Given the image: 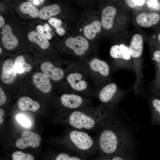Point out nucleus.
I'll return each instance as SVG.
<instances>
[{"mask_svg": "<svg viewBox=\"0 0 160 160\" xmlns=\"http://www.w3.org/2000/svg\"><path fill=\"white\" fill-rule=\"evenodd\" d=\"M109 113L101 105L97 107L91 105L69 112L67 121L72 128L97 132L106 122Z\"/></svg>", "mask_w": 160, "mask_h": 160, "instance_id": "f257e3e1", "label": "nucleus"}, {"mask_svg": "<svg viewBox=\"0 0 160 160\" xmlns=\"http://www.w3.org/2000/svg\"><path fill=\"white\" fill-rule=\"evenodd\" d=\"M68 71L66 80L71 92L96 97V91L91 84L88 72L83 60H72Z\"/></svg>", "mask_w": 160, "mask_h": 160, "instance_id": "f03ea898", "label": "nucleus"}, {"mask_svg": "<svg viewBox=\"0 0 160 160\" xmlns=\"http://www.w3.org/2000/svg\"><path fill=\"white\" fill-rule=\"evenodd\" d=\"M100 12L94 9L82 14L73 30L94 43L102 33Z\"/></svg>", "mask_w": 160, "mask_h": 160, "instance_id": "7ed1b4c3", "label": "nucleus"}, {"mask_svg": "<svg viewBox=\"0 0 160 160\" xmlns=\"http://www.w3.org/2000/svg\"><path fill=\"white\" fill-rule=\"evenodd\" d=\"M73 30L65 41V44L73 60L88 59L97 55L94 44Z\"/></svg>", "mask_w": 160, "mask_h": 160, "instance_id": "20e7f679", "label": "nucleus"}, {"mask_svg": "<svg viewBox=\"0 0 160 160\" xmlns=\"http://www.w3.org/2000/svg\"><path fill=\"white\" fill-rule=\"evenodd\" d=\"M83 60L96 92L102 87L110 82V66L107 62L101 59L97 55L88 59Z\"/></svg>", "mask_w": 160, "mask_h": 160, "instance_id": "39448f33", "label": "nucleus"}, {"mask_svg": "<svg viewBox=\"0 0 160 160\" xmlns=\"http://www.w3.org/2000/svg\"><path fill=\"white\" fill-rule=\"evenodd\" d=\"M65 140L67 147L77 152L88 153L97 149L96 138L84 131L72 128L67 132Z\"/></svg>", "mask_w": 160, "mask_h": 160, "instance_id": "423d86ee", "label": "nucleus"}, {"mask_svg": "<svg viewBox=\"0 0 160 160\" xmlns=\"http://www.w3.org/2000/svg\"><path fill=\"white\" fill-rule=\"evenodd\" d=\"M107 122L97 131L96 139L97 149L105 154H111L119 147L120 138L116 129Z\"/></svg>", "mask_w": 160, "mask_h": 160, "instance_id": "0eeeda50", "label": "nucleus"}, {"mask_svg": "<svg viewBox=\"0 0 160 160\" xmlns=\"http://www.w3.org/2000/svg\"><path fill=\"white\" fill-rule=\"evenodd\" d=\"M93 100L90 97L72 92L64 94L60 97L61 104L69 112L92 105Z\"/></svg>", "mask_w": 160, "mask_h": 160, "instance_id": "6e6552de", "label": "nucleus"}, {"mask_svg": "<svg viewBox=\"0 0 160 160\" xmlns=\"http://www.w3.org/2000/svg\"><path fill=\"white\" fill-rule=\"evenodd\" d=\"M118 91L116 84L113 82H110L96 92V97H97L100 102V105L106 109L108 107L110 110V108L115 102Z\"/></svg>", "mask_w": 160, "mask_h": 160, "instance_id": "1a4fd4ad", "label": "nucleus"}, {"mask_svg": "<svg viewBox=\"0 0 160 160\" xmlns=\"http://www.w3.org/2000/svg\"><path fill=\"white\" fill-rule=\"evenodd\" d=\"M100 12V21L102 32L104 30L108 31L113 28L117 13L116 8L114 6L108 5L103 7Z\"/></svg>", "mask_w": 160, "mask_h": 160, "instance_id": "9d476101", "label": "nucleus"}, {"mask_svg": "<svg viewBox=\"0 0 160 160\" xmlns=\"http://www.w3.org/2000/svg\"><path fill=\"white\" fill-rule=\"evenodd\" d=\"M41 140V137L38 134L25 131L22 132L21 137L17 140L15 145L21 149H24L29 146L35 148L39 145Z\"/></svg>", "mask_w": 160, "mask_h": 160, "instance_id": "9b49d317", "label": "nucleus"}, {"mask_svg": "<svg viewBox=\"0 0 160 160\" xmlns=\"http://www.w3.org/2000/svg\"><path fill=\"white\" fill-rule=\"evenodd\" d=\"M14 66L15 62L11 59H7L3 63L1 78L4 83L10 84L15 81L17 73L15 69Z\"/></svg>", "mask_w": 160, "mask_h": 160, "instance_id": "f8f14e48", "label": "nucleus"}, {"mask_svg": "<svg viewBox=\"0 0 160 160\" xmlns=\"http://www.w3.org/2000/svg\"><path fill=\"white\" fill-rule=\"evenodd\" d=\"M41 69L44 74L52 81H58L62 79L65 72L60 68L55 67L52 63L47 62L42 63Z\"/></svg>", "mask_w": 160, "mask_h": 160, "instance_id": "ddd939ff", "label": "nucleus"}, {"mask_svg": "<svg viewBox=\"0 0 160 160\" xmlns=\"http://www.w3.org/2000/svg\"><path fill=\"white\" fill-rule=\"evenodd\" d=\"M1 33L2 34V41L3 45L6 49H11L17 45L18 40L12 33V29L10 25H4Z\"/></svg>", "mask_w": 160, "mask_h": 160, "instance_id": "4468645a", "label": "nucleus"}, {"mask_svg": "<svg viewBox=\"0 0 160 160\" xmlns=\"http://www.w3.org/2000/svg\"><path fill=\"white\" fill-rule=\"evenodd\" d=\"M160 19V15L156 12H142L137 16L136 21L140 26L148 28L156 24Z\"/></svg>", "mask_w": 160, "mask_h": 160, "instance_id": "2eb2a0df", "label": "nucleus"}, {"mask_svg": "<svg viewBox=\"0 0 160 160\" xmlns=\"http://www.w3.org/2000/svg\"><path fill=\"white\" fill-rule=\"evenodd\" d=\"M32 79L36 87L42 92L47 93L51 90L52 86L49 79L44 73H35L33 76Z\"/></svg>", "mask_w": 160, "mask_h": 160, "instance_id": "dca6fc26", "label": "nucleus"}, {"mask_svg": "<svg viewBox=\"0 0 160 160\" xmlns=\"http://www.w3.org/2000/svg\"><path fill=\"white\" fill-rule=\"evenodd\" d=\"M110 55L114 59H121L128 60L131 57L129 47L122 44L113 45L110 49Z\"/></svg>", "mask_w": 160, "mask_h": 160, "instance_id": "f3484780", "label": "nucleus"}, {"mask_svg": "<svg viewBox=\"0 0 160 160\" xmlns=\"http://www.w3.org/2000/svg\"><path fill=\"white\" fill-rule=\"evenodd\" d=\"M143 49V37L140 34H135L132 37L129 49L131 57L137 58L141 55Z\"/></svg>", "mask_w": 160, "mask_h": 160, "instance_id": "a211bd4d", "label": "nucleus"}, {"mask_svg": "<svg viewBox=\"0 0 160 160\" xmlns=\"http://www.w3.org/2000/svg\"><path fill=\"white\" fill-rule=\"evenodd\" d=\"M19 108L23 111L30 110L33 112L38 111L40 108L39 103L27 97H23L17 102Z\"/></svg>", "mask_w": 160, "mask_h": 160, "instance_id": "6ab92c4d", "label": "nucleus"}, {"mask_svg": "<svg viewBox=\"0 0 160 160\" xmlns=\"http://www.w3.org/2000/svg\"><path fill=\"white\" fill-rule=\"evenodd\" d=\"M61 12L60 7L57 4H54L42 7L39 12V17L46 19L52 16L57 15Z\"/></svg>", "mask_w": 160, "mask_h": 160, "instance_id": "aec40b11", "label": "nucleus"}, {"mask_svg": "<svg viewBox=\"0 0 160 160\" xmlns=\"http://www.w3.org/2000/svg\"><path fill=\"white\" fill-rule=\"evenodd\" d=\"M28 38L30 41L36 43L43 49H47L49 46V42L47 39L37 31L30 32L28 34Z\"/></svg>", "mask_w": 160, "mask_h": 160, "instance_id": "412c9836", "label": "nucleus"}, {"mask_svg": "<svg viewBox=\"0 0 160 160\" xmlns=\"http://www.w3.org/2000/svg\"><path fill=\"white\" fill-rule=\"evenodd\" d=\"M15 69L17 73H23L30 71L31 69L30 64L27 63L22 55H19L15 59Z\"/></svg>", "mask_w": 160, "mask_h": 160, "instance_id": "4be33fe9", "label": "nucleus"}, {"mask_svg": "<svg viewBox=\"0 0 160 160\" xmlns=\"http://www.w3.org/2000/svg\"><path fill=\"white\" fill-rule=\"evenodd\" d=\"M20 9L22 13L28 14L33 18H36L39 16V9L29 2L22 3L20 6Z\"/></svg>", "mask_w": 160, "mask_h": 160, "instance_id": "5701e85b", "label": "nucleus"}, {"mask_svg": "<svg viewBox=\"0 0 160 160\" xmlns=\"http://www.w3.org/2000/svg\"><path fill=\"white\" fill-rule=\"evenodd\" d=\"M155 123L160 125V98H153L151 102Z\"/></svg>", "mask_w": 160, "mask_h": 160, "instance_id": "b1692460", "label": "nucleus"}, {"mask_svg": "<svg viewBox=\"0 0 160 160\" xmlns=\"http://www.w3.org/2000/svg\"><path fill=\"white\" fill-rule=\"evenodd\" d=\"M48 21L49 24L55 29L58 35L62 36L65 34L66 31L61 26L63 22L61 20L55 17H51L49 19Z\"/></svg>", "mask_w": 160, "mask_h": 160, "instance_id": "393cba45", "label": "nucleus"}, {"mask_svg": "<svg viewBox=\"0 0 160 160\" xmlns=\"http://www.w3.org/2000/svg\"><path fill=\"white\" fill-rule=\"evenodd\" d=\"M12 160H34L33 156L29 153H24L21 151H18L12 154Z\"/></svg>", "mask_w": 160, "mask_h": 160, "instance_id": "a878e982", "label": "nucleus"}, {"mask_svg": "<svg viewBox=\"0 0 160 160\" xmlns=\"http://www.w3.org/2000/svg\"><path fill=\"white\" fill-rule=\"evenodd\" d=\"M153 59L155 63L156 69V80L160 77V50H156L153 54Z\"/></svg>", "mask_w": 160, "mask_h": 160, "instance_id": "bb28decb", "label": "nucleus"}, {"mask_svg": "<svg viewBox=\"0 0 160 160\" xmlns=\"http://www.w3.org/2000/svg\"><path fill=\"white\" fill-rule=\"evenodd\" d=\"M17 119L18 122L23 127H27L30 126L31 123L30 121L24 115H18L17 116Z\"/></svg>", "mask_w": 160, "mask_h": 160, "instance_id": "cd10ccee", "label": "nucleus"}, {"mask_svg": "<svg viewBox=\"0 0 160 160\" xmlns=\"http://www.w3.org/2000/svg\"><path fill=\"white\" fill-rule=\"evenodd\" d=\"M38 32L45 36L47 39H50L52 38V35L50 32L46 31L43 26L38 25L36 27Z\"/></svg>", "mask_w": 160, "mask_h": 160, "instance_id": "c85d7f7f", "label": "nucleus"}, {"mask_svg": "<svg viewBox=\"0 0 160 160\" xmlns=\"http://www.w3.org/2000/svg\"><path fill=\"white\" fill-rule=\"evenodd\" d=\"M145 2L147 6L150 8L155 10L160 9V3L158 0H147Z\"/></svg>", "mask_w": 160, "mask_h": 160, "instance_id": "c756f323", "label": "nucleus"}, {"mask_svg": "<svg viewBox=\"0 0 160 160\" xmlns=\"http://www.w3.org/2000/svg\"><path fill=\"white\" fill-rule=\"evenodd\" d=\"M71 156L65 153H61L58 154L55 160H69Z\"/></svg>", "mask_w": 160, "mask_h": 160, "instance_id": "7c9ffc66", "label": "nucleus"}, {"mask_svg": "<svg viewBox=\"0 0 160 160\" xmlns=\"http://www.w3.org/2000/svg\"><path fill=\"white\" fill-rule=\"evenodd\" d=\"M6 97L5 93L1 87H0V105L4 104L6 101Z\"/></svg>", "mask_w": 160, "mask_h": 160, "instance_id": "2f4dec72", "label": "nucleus"}, {"mask_svg": "<svg viewBox=\"0 0 160 160\" xmlns=\"http://www.w3.org/2000/svg\"><path fill=\"white\" fill-rule=\"evenodd\" d=\"M133 1L137 7H140L143 6L145 2L144 0H133Z\"/></svg>", "mask_w": 160, "mask_h": 160, "instance_id": "473e14b6", "label": "nucleus"}, {"mask_svg": "<svg viewBox=\"0 0 160 160\" xmlns=\"http://www.w3.org/2000/svg\"><path fill=\"white\" fill-rule=\"evenodd\" d=\"M125 1L128 5L131 7L135 8L137 7L133 1V0H128Z\"/></svg>", "mask_w": 160, "mask_h": 160, "instance_id": "72a5a7b5", "label": "nucleus"}, {"mask_svg": "<svg viewBox=\"0 0 160 160\" xmlns=\"http://www.w3.org/2000/svg\"><path fill=\"white\" fill-rule=\"evenodd\" d=\"M155 88L156 89H160V77L155 81Z\"/></svg>", "mask_w": 160, "mask_h": 160, "instance_id": "f704fd0d", "label": "nucleus"}, {"mask_svg": "<svg viewBox=\"0 0 160 160\" xmlns=\"http://www.w3.org/2000/svg\"><path fill=\"white\" fill-rule=\"evenodd\" d=\"M31 1L33 4L36 5H39L42 3L44 1V0H31Z\"/></svg>", "mask_w": 160, "mask_h": 160, "instance_id": "c9c22d12", "label": "nucleus"}, {"mask_svg": "<svg viewBox=\"0 0 160 160\" xmlns=\"http://www.w3.org/2000/svg\"><path fill=\"white\" fill-rule=\"evenodd\" d=\"M5 23L4 18L1 15L0 16V28L2 27L4 25Z\"/></svg>", "mask_w": 160, "mask_h": 160, "instance_id": "e433bc0d", "label": "nucleus"}, {"mask_svg": "<svg viewBox=\"0 0 160 160\" xmlns=\"http://www.w3.org/2000/svg\"><path fill=\"white\" fill-rule=\"evenodd\" d=\"M44 28L46 31L50 32L51 30V28L50 26L47 23H45L43 26Z\"/></svg>", "mask_w": 160, "mask_h": 160, "instance_id": "4c0bfd02", "label": "nucleus"}, {"mask_svg": "<svg viewBox=\"0 0 160 160\" xmlns=\"http://www.w3.org/2000/svg\"><path fill=\"white\" fill-rule=\"evenodd\" d=\"M69 160H82L76 156H71Z\"/></svg>", "mask_w": 160, "mask_h": 160, "instance_id": "58836bf2", "label": "nucleus"}, {"mask_svg": "<svg viewBox=\"0 0 160 160\" xmlns=\"http://www.w3.org/2000/svg\"><path fill=\"white\" fill-rule=\"evenodd\" d=\"M102 160H123L122 158L119 156H115L111 160L103 159Z\"/></svg>", "mask_w": 160, "mask_h": 160, "instance_id": "ea45409f", "label": "nucleus"}, {"mask_svg": "<svg viewBox=\"0 0 160 160\" xmlns=\"http://www.w3.org/2000/svg\"><path fill=\"white\" fill-rule=\"evenodd\" d=\"M4 114V110L1 108L0 109V117L3 116Z\"/></svg>", "mask_w": 160, "mask_h": 160, "instance_id": "a19ab883", "label": "nucleus"}, {"mask_svg": "<svg viewBox=\"0 0 160 160\" xmlns=\"http://www.w3.org/2000/svg\"><path fill=\"white\" fill-rule=\"evenodd\" d=\"M156 92L157 94L160 96V89L156 88Z\"/></svg>", "mask_w": 160, "mask_h": 160, "instance_id": "79ce46f5", "label": "nucleus"}, {"mask_svg": "<svg viewBox=\"0 0 160 160\" xmlns=\"http://www.w3.org/2000/svg\"><path fill=\"white\" fill-rule=\"evenodd\" d=\"M4 6L1 4H0V10L2 11L4 9V8H2V7H4Z\"/></svg>", "mask_w": 160, "mask_h": 160, "instance_id": "37998d69", "label": "nucleus"}, {"mask_svg": "<svg viewBox=\"0 0 160 160\" xmlns=\"http://www.w3.org/2000/svg\"><path fill=\"white\" fill-rule=\"evenodd\" d=\"M3 121V118L2 117H0V124H1Z\"/></svg>", "mask_w": 160, "mask_h": 160, "instance_id": "c03bdc74", "label": "nucleus"}, {"mask_svg": "<svg viewBox=\"0 0 160 160\" xmlns=\"http://www.w3.org/2000/svg\"><path fill=\"white\" fill-rule=\"evenodd\" d=\"M158 40H159V41L160 44V33L159 34L158 36Z\"/></svg>", "mask_w": 160, "mask_h": 160, "instance_id": "a18cd8bd", "label": "nucleus"}, {"mask_svg": "<svg viewBox=\"0 0 160 160\" xmlns=\"http://www.w3.org/2000/svg\"><path fill=\"white\" fill-rule=\"evenodd\" d=\"M2 52V49L0 48V54H1Z\"/></svg>", "mask_w": 160, "mask_h": 160, "instance_id": "49530a36", "label": "nucleus"}]
</instances>
